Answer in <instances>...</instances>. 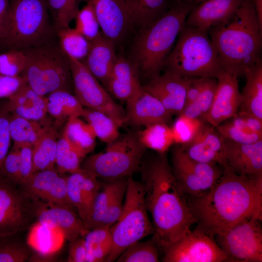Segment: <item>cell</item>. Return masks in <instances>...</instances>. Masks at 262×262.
Segmentation results:
<instances>
[{
    "mask_svg": "<svg viewBox=\"0 0 262 262\" xmlns=\"http://www.w3.org/2000/svg\"><path fill=\"white\" fill-rule=\"evenodd\" d=\"M222 166L221 176L210 190L187 200L196 228L213 238L254 214H262V174L240 175Z\"/></svg>",
    "mask_w": 262,
    "mask_h": 262,
    "instance_id": "obj_1",
    "label": "cell"
},
{
    "mask_svg": "<svg viewBox=\"0 0 262 262\" xmlns=\"http://www.w3.org/2000/svg\"><path fill=\"white\" fill-rule=\"evenodd\" d=\"M139 170L146 206L154 229L152 238L163 251L190 231L196 221L174 176L166 153L143 158Z\"/></svg>",
    "mask_w": 262,
    "mask_h": 262,
    "instance_id": "obj_2",
    "label": "cell"
},
{
    "mask_svg": "<svg viewBox=\"0 0 262 262\" xmlns=\"http://www.w3.org/2000/svg\"><path fill=\"white\" fill-rule=\"evenodd\" d=\"M208 33L224 70L237 77L262 59V28L253 0H244L232 17Z\"/></svg>",
    "mask_w": 262,
    "mask_h": 262,
    "instance_id": "obj_3",
    "label": "cell"
},
{
    "mask_svg": "<svg viewBox=\"0 0 262 262\" xmlns=\"http://www.w3.org/2000/svg\"><path fill=\"white\" fill-rule=\"evenodd\" d=\"M195 5L194 0H174L160 16L138 29L129 58L139 75L150 80L160 74L188 14Z\"/></svg>",
    "mask_w": 262,
    "mask_h": 262,
    "instance_id": "obj_4",
    "label": "cell"
},
{
    "mask_svg": "<svg viewBox=\"0 0 262 262\" xmlns=\"http://www.w3.org/2000/svg\"><path fill=\"white\" fill-rule=\"evenodd\" d=\"M186 77L216 78L224 70L208 31L184 25L164 65Z\"/></svg>",
    "mask_w": 262,
    "mask_h": 262,
    "instance_id": "obj_5",
    "label": "cell"
},
{
    "mask_svg": "<svg viewBox=\"0 0 262 262\" xmlns=\"http://www.w3.org/2000/svg\"><path fill=\"white\" fill-rule=\"evenodd\" d=\"M46 0H11L7 32L0 44L9 49H23L53 42Z\"/></svg>",
    "mask_w": 262,
    "mask_h": 262,
    "instance_id": "obj_6",
    "label": "cell"
},
{
    "mask_svg": "<svg viewBox=\"0 0 262 262\" xmlns=\"http://www.w3.org/2000/svg\"><path fill=\"white\" fill-rule=\"evenodd\" d=\"M21 50L26 56L21 76L36 93L46 96L58 90L73 91L69 59L59 45L51 42Z\"/></svg>",
    "mask_w": 262,
    "mask_h": 262,
    "instance_id": "obj_7",
    "label": "cell"
},
{
    "mask_svg": "<svg viewBox=\"0 0 262 262\" xmlns=\"http://www.w3.org/2000/svg\"><path fill=\"white\" fill-rule=\"evenodd\" d=\"M125 201L121 213L110 227L112 248L105 262H114L130 245L153 234L145 201V189L141 182L128 178Z\"/></svg>",
    "mask_w": 262,
    "mask_h": 262,
    "instance_id": "obj_8",
    "label": "cell"
},
{
    "mask_svg": "<svg viewBox=\"0 0 262 262\" xmlns=\"http://www.w3.org/2000/svg\"><path fill=\"white\" fill-rule=\"evenodd\" d=\"M147 149L137 132H129L84 158L81 168L103 181L128 178L139 170Z\"/></svg>",
    "mask_w": 262,
    "mask_h": 262,
    "instance_id": "obj_9",
    "label": "cell"
},
{
    "mask_svg": "<svg viewBox=\"0 0 262 262\" xmlns=\"http://www.w3.org/2000/svg\"><path fill=\"white\" fill-rule=\"evenodd\" d=\"M262 214L256 213L214 236L226 262H262Z\"/></svg>",
    "mask_w": 262,
    "mask_h": 262,
    "instance_id": "obj_10",
    "label": "cell"
},
{
    "mask_svg": "<svg viewBox=\"0 0 262 262\" xmlns=\"http://www.w3.org/2000/svg\"><path fill=\"white\" fill-rule=\"evenodd\" d=\"M74 95L83 107L103 112L120 127L126 122L123 108L112 98L99 81L81 61L68 57Z\"/></svg>",
    "mask_w": 262,
    "mask_h": 262,
    "instance_id": "obj_11",
    "label": "cell"
},
{
    "mask_svg": "<svg viewBox=\"0 0 262 262\" xmlns=\"http://www.w3.org/2000/svg\"><path fill=\"white\" fill-rule=\"evenodd\" d=\"M171 162L174 176L187 200L210 190L223 171L220 164L200 163L189 158L178 145L173 148Z\"/></svg>",
    "mask_w": 262,
    "mask_h": 262,
    "instance_id": "obj_12",
    "label": "cell"
},
{
    "mask_svg": "<svg viewBox=\"0 0 262 262\" xmlns=\"http://www.w3.org/2000/svg\"><path fill=\"white\" fill-rule=\"evenodd\" d=\"M34 219L33 200L19 185L0 178V237L16 234Z\"/></svg>",
    "mask_w": 262,
    "mask_h": 262,
    "instance_id": "obj_13",
    "label": "cell"
},
{
    "mask_svg": "<svg viewBox=\"0 0 262 262\" xmlns=\"http://www.w3.org/2000/svg\"><path fill=\"white\" fill-rule=\"evenodd\" d=\"M164 262H223L228 256L214 238L196 228L173 243L163 251Z\"/></svg>",
    "mask_w": 262,
    "mask_h": 262,
    "instance_id": "obj_14",
    "label": "cell"
},
{
    "mask_svg": "<svg viewBox=\"0 0 262 262\" xmlns=\"http://www.w3.org/2000/svg\"><path fill=\"white\" fill-rule=\"evenodd\" d=\"M65 175L60 174L56 169L37 171L32 173L19 186L33 200L73 207L67 195Z\"/></svg>",
    "mask_w": 262,
    "mask_h": 262,
    "instance_id": "obj_15",
    "label": "cell"
},
{
    "mask_svg": "<svg viewBox=\"0 0 262 262\" xmlns=\"http://www.w3.org/2000/svg\"><path fill=\"white\" fill-rule=\"evenodd\" d=\"M33 200L36 222L59 229L68 241L84 237L89 230L73 207Z\"/></svg>",
    "mask_w": 262,
    "mask_h": 262,
    "instance_id": "obj_16",
    "label": "cell"
},
{
    "mask_svg": "<svg viewBox=\"0 0 262 262\" xmlns=\"http://www.w3.org/2000/svg\"><path fill=\"white\" fill-rule=\"evenodd\" d=\"M238 77L223 70L216 77L217 85L212 106L203 120L215 127L237 115L241 102Z\"/></svg>",
    "mask_w": 262,
    "mask_h": 262,
    "instance_id": "obj_17",
    "label": "cell"
},
{
    "mask_svg": "<svg viewBox=\"0 0 262 262\" xmlns=\"http://www.w3.org/2000/svg\"><path fill=\"white\" fill-rule=\"evenodd\" d=\"M92 4L102 34L115 45L133 27L124 0H88Z\"/></svg>",
    "mask_w": 262,
    "mask_h": 262,
    "instance_id": "obj_18",
    "label": "cell"
},
{
    "mask_svg": "<svg viewBox=\"0 0 262 262\" xmlns=\"http://www.w3.org/2000/svg\"><path fill=\"white\" fill-rule=\"evenodd\" d=\"M190 79L165 70L163 74L149 80L143 87L156 98L172 115H179L185 105Z\"/></svg>",
    "mask_w": 262,
    "mask_h": 262,
    "instance_id": "obj_19",
    "label": "cell"
},
{
    "mask_svg": "<svg viewBox=\"0 0 262 262\" xmlns=\"http://www.w3.org/2000/svg\"><path fill=\"white\" fill-rule=\"evenodd\" d=\"M189 158L200 163L226 164L223 138L215 127L205 121L195 137L189 143L178 145Z\"/></svg>",
    "mask_w": 262,
    "mask_h": 262,
    "instance_id": "obj_20",
    "label": "cell"
},
{
    "mask_svg": "<svg viewBox=\"0 0 262 262\" xmlns=\"http://www.w3.org/2000/svg\"><path fill=\"white\" fill-rule=\"evenodd\" d=\"M126 122L135 126L147 127L153 124H168L172 115L162 103L142 86L127 101Z\"/></svg>",
    "mask_w": 262,
    "mask_h": 262,
    "instance_id": "obj_21",
    "label": "cell"
},
{
    "mask_svg": "<svg viewBox=\"0 0 262 262\" xmlns=\"http://www.w3.org/2000/svg\"><path fill=\"white\" fill-rule=\"evenodd\" d=\"M226 165L240 175L262 174V140L251 144L238 143L223 138Z\"/></svg>",
    "mask_w": 262,
    "mask_h": 262,
    "instance_id": "obj_22",
    "label": "cell"
},
{
    "mask_svg": "<svg viewBox=\"0 0 262 262\" xmlns=\"http://www.w3.org/2000/svg\"><path fill=\"white\" fill-rule=\"evenodd\" d=\"M244 0H206L195 6L185 25L208 31L232 17Z\"/></svg>",
    "mask_w": 262,
    "mask_h": 262,
    "instance_id": "obj_23",
    "label": "cell"
},
{
    "mask_svg": "<svg viewBox=\"0 0 262 262\" xmlns=\"http://www.w3.org/2000/svg\"><path fill=\"white\" fill-rule=\"evenodd\" d=\"M104 85L115 98L126 102L143 86L136 67L129 58L122 56H117Z\"/></svg>",
    "mask_w": 262,
    "mask_h": 262,
    "instance_id": "obj_24",
    "label": "cell"
},
{
    "mask_svg": "<svg viewBox=\"0 0 262 262\" xmlns=\"http://www.w3.org/2000/svg\"><path fill=\"white\" fill-rule=\"evenodd\" d=\"M89 43L88 53L82 62L104 85L117 57L115 45L102 33Z\"/></svg>",
    "mask_w": 262,
    "mask_h": 262,
    "instance_id": "obj_25",
    "label": "cell"
},
{
    "mask_svg": "<svg viewBox=\"0 0 262 262\" xmlns=\"http://www.w3.org/2000/svg\"><path fill=\"white\" fill-rule=\"evenodd\" d=\"M7 99L5 103L10 114L31 120H46V96L36 93L27 83Z\"/></svg>",
    "mask_w": 262,
    "mask_h": 262,
    "instance_id": "obj_26",
    "label": "cell"
},
{
    "mask_svg": "<svg viewBox=\"0 0 262 262\" xmlns=\"http://www.w3.org/2000/svg\"><path fill=\"white\" fill-rule=\"evenodd\" d=\"M244 75L246 82L241 93V102L238 113L252 115L262 120V59L248 67Z\"/></svg>",
    "mask_w": 262,
    "mask_h": 262,
    "instance_id": "obj_27",
    "label": "cell"
},
{
    "mask_svg": "<svg viewBox=\"0 0 262 262\" xmlns=\"http://www.w3.org/2000/svg\"><path fill=\"white\" fill-rule=\"evenodd\" d=\"M46 98L48 114L55 119L56 126L66 123L72 118L82 116L83 113V106L69 92L56 91Z\"/></svg>",
    "mask_w": 262,
    "mask_h": 262,
    "instance_id": "obj_28",
    "label": "cell"
},
{
    "mask_svg": "<svg viewBox=\"0 0 262 262\" xmlns=\"http://www.w3.org/2000/svg\"><path fill=\"white\" fill-rule=\"evenodd\" d=\"M51 126L46 120L43 121L31 120L10 114L9 130L14 144L33 146Z\"/></svg>",
    "mask_w": 262,
    "mask_h": 262,
    "instance_id": "obj_29",
    "label": "cell"
},
{
    "mask_svg": "<svg viewBox=\"0 0 262 262\" xmlns=\"http://www.w3.org/2000/svg\"><path fill=\"white\" fill-rule=\"evenodd\" d=\"M58 133L51 126L33 147L32 173L47 169H56Z\"/></svg>",
    "mask_w": 262,
    "mask_h": 262,
    "instance_id": "obj_30",
    "label": "cell"
},
{
    "mask_svg": "<svg viewBox=\"0 0 262 262\" xmlns=\"http://www.w3.org/2000/svg\"><path fill=\"white\" fill-rule=\"evenodd\" d=\"M124 0L130 15L133 27H137L138 29L160 16L173 3L170 2L169 0Z\"/></svg>",
    "mask_w": 262,
    "mask_h": 262,
    "instance_id": "obj_31",
    "label": "cell"
},
{
    "mask_svg": "<svg viewBox=\"0 0 262 262\" xmlns=\"http://www.w3.org/2000/svg\"><path fill=\"white\" fill-rule=\"evenodd\" d=\"M86 155L70 141L63 131L57 141L56 170L61 174L76 172L81 169L82 163Z\"/></svg>",
    "mask_w": 262,
    "mask_h": 262,
    "instance_id": "obj_32",
    "label": "cell"
},
{
    "mask_svg": "<svg viewBox=\"0 0 262 262\" xmlns=\"http://www.w3.org/2000/svg\"><path fill=\"white\" fill-rule=\"evenodd\" d=\"M87 252V262H105L112 248L110 226L89 230L83 237Z\"/></svg>",
    "mask_w": 262,
    "mask_h": 262,
    "instance_id": "obj_33",
    "label": "cell"
},
{
    "mask_svg": "<svg viewBox=\"0 0 262 262\" xmlns=\"http://www.w3.org/2000/svg\"><path fill=\"white\" fill-rule=\"evenodd\" d=\"M122 179V178H121ZM120 179L102 182L101 188L91 207L89 214L84 222L88 230L101 227L112 198Z\"/></svg>",
    "mask_w": 262,
    "mask_h": 262,
    "instance_id": "obj_34",
    "label": "cell"
},
{
    "mask_svg": "<svg viewBox=\"0 0 262 262\" xmlns=\"http://www.w3.org/2000/svg\"><path fill=\"white\" fill-rule=\"evenodd\" d=\"M137 134L140 142L147 149L158 153H166L175 144L171 127L165 123L148 126Z\"/></svg>",
    "mask_w": 262,
    "mask_h": 262,
    "instance_id": "obj_35",
    "label": "cell"
},
{
    "mask_svg": "<svg viewBox=\"0 0 262 262\" xmlns=\"http://www.w3.org/2000/svg\"><path fill=\"white\" fill-rule=\"evenodd\" d=\"M82 116L90 125L97 138L107 144L119 137L120 127L115 121L105 113L84 107Z\"/></svg>",
    "mask_w": 262,
    "mask_h": 262,
    "instance_id": "obj_36",
    "label": "cell"
},
{
    "mask_svg": "<svg viewBox=\"0 0 262 262\" xmlns=\"http://www.w3.org/2000/svg\"><path fill=\"white\" fill-rule=\"evenodd\" d=\"M215 128L223 138L238 143L251 144L262 140V133L250 129L237 115Z\"/></svg>",
    "mask_w": 262,
    "mask_h": 262,
    "instance_id": "obj_37",
    "label": "cell"
},
{
    "mask_svg": "<svg viewBox=\"0 0 262 262\" xmlns=\"http://www.w3.org/2000/svg\"><path fill=\"white\" fill-rule=\"evenodd\" d=\"M59 45L62 50L68 57L82 62L85 58L90 43L75 28L69 27L56 31Z\"/></svg>",
    "mask_w": 262,
    "mask_h": 262,
    "instance_id": "obj_38",
    "label": "cell"
},
{
    "mask_svg": "<svg viewBox=\"0 0 262 262\" xmlns=\"http://www.w3.org/2000/svg\"><path fill=\"white\" fill-rule=\"evenodd\" d=\"M64 131L70 141L86 155L94 149L97 137L90 125L80 117L70 119Z\"/></svg>",
    "mask_w": 262,
    "mask_h": 262,
    "instance_id": "obj_39",
    "label": "cell"
},
{
    "mask_svg": "<svg viewBox=\"0 0 262 262\" xmlns=\"http://www.w3.org/2000/svg\"><path fill=\"white\" fill-rule=\"evenodd\" d=\"M217 85L216 78H206L197 98L186 104L180 114L189 118L203 120L212 106Z\"/></svg>",
    "mask_w": 262,
    "mask_h": 262,
    "instance_id": "obj_40",
    "label": "cell"
},
{
    "mask_svg": "<svg viewBox=\"0 0 262 262\" xmlns=\"http://www.w3.org/2000/svg\"><path fill=\"white\" fill-rule=\"evenodd\" d=\"M55 32L69 27L79 11V5L88 0H46Z\"/></svg>",
    "mask_w": 262,
    "mask_h": 262,
    "instance_id": "obj_41",
    "label": "cell"
},
{
    "mask_svg": "<svg viewBox=\"0 0 262 262\" xmlns=\"http://www.w3.org/2000/svg\"><path fill=\"white\" fill-rule=\"evenodd\" d=\"M160 249L151 238L146 241H137L128 246L116 259L118 262H159Z\"/></svg>",
    "mask_w": 262,
    "mask_h": 262,
    "instance_id": "obj_42",
    "label": "cell"
},
{
    "mask_svg": "<svg viewBox=\"0 0 262 262\" xmlns=\"http://www.w3.org/2000/svg\"><path fill=\"white\" fill-rule=\"evenodd\" d=\"M82 170L81 168L76 172L66 175L68 198L84 223L88 214L89 209L82 188Z\"/></svg>",
    "mask_w": 262,
    "mask_h": 262,
    "instance_id": "obj_43",
    "label": "cell"
},
{
    "mask_svg": "<svg viewBox=\"0 0 262 262\" xmlns=\"http://www.w3.org/2000/svg\"><path fill=\"white\" fill-rule=\"evenodd\" d=\"M86 2L77 15L75 28L91 42L99 36L102 32L92 4L89 0Z\"/></svg>",
    "mask_w": 262,
    "mask_h": 262,
    "instance_id": "obj_44",
    "label": "cell"
},
{
    "mask_svg": "<svg viewBox=\"0 0 262 262\" xmlns=\"http://www.w3.org/2000/svg\"><path fill=\"white\" fill-rule=\"evenodd\" d=\"M15 235L0 237V262H24L30 258L29 246L14 238Z\"/></svg>",
    "mask_w": 262,
    "mask_h": 262,
    "instance_id": "obj_45",
    "label": "cell"
},
{
    "mask_svg": "<svg viewBox=\"0 0 262 262\" xmlns=\"http://www.w3.org/2000/svg\"><path fill=\"white\" fill-rule=\"evenodd\" d=\"M204 121L179 114L171 127L174 143L182 145L190 142L197 134Z\"/></svg>",
    "mask_w": 262,
    "mask_h": 262,
    "instance_id": "obj_46",
    "label": "cell"
},
{
    "mask_svg": "<svg viewBox=\"0 0 262 262\" xmlns=\"http://www.w3.org/2000/svg\"><path fill=\"white\" fill-rule=\"evenodd\" d=\"M26 63V56L21 49H9L0 54V74L11 77L21 76Z\"/></svg>",
    "mask_w": 262,
    "mask_h": 262,
    "instance_id": "obj_47",
    "label": "cell"
},
{
    "mask_svg": "<svg viewBox=\"0 0 262 262\" xmlns=\"http://www.w3.org/2000/svg\"><path fill=\"white\" fill-rule=\"evenodd\" d=\"M128 178L120 179L102 221L101 227L104 226L111 227L118 218L122 210L123 198L126 192Z\"/></svg>",
    "mask_w": 262,
    "mask_h": 262,
    "instance_id": "obj_48",
    "label": "cell"
},
{
    "mask_svg": "<svg viewBox=\"0 0 262 262\" xmlns=\"http://www.w3.org/2000/svg\"><path fill=\"white\" fill-rule=\"evenodd\" d=\"M10 114L5 102L0 103V178H3V164L10 150L11 141L9 130Z\"/></svg>",
    "mask_w": 262,
    "mask_h": 262,
    "instance_id": "obj_49",
    "label": "cell"
},
{
    "mask_svg": "<svg viewBox=\"0 0 262 262\" xmlns=\"http://www.w3.org/2000/svg\"><path fill=\"white\" fill-rule=\"evenodd\" d=\"M2 178L17 185L20 182L19 152L18 149L13 146L4 159Z\"/></svg>",
    "mask_w": 262,
    "mask_h": 262,
    "instance_id": "obj_50",
    "label": "cell"
},
{
    "mask_svg": "<svg viewBox=\"0 0 262 262\" xmlns=\"http://www.w3.org/2000/svg\"><path fill=\"white\" fill-rule=\"evenodd\" d=\"M13 146L17 148L19 152L20 183L32 174L33 167V146L29 145L14 144H13Z\"/></svg>",
    "mask_w": 262,
    "mask_h": 262,
    "instance_id": "obj_51",
    "label": "cell"
},
{
    "mask_svg": "<svg viewBox=\"0 0 262 262\" xmlns=\"http://www.w3.org/2000/svg\"><path fill=\"white\" fill-rule=\"evenodd\" d=\"M82 170V188L89 213L92 204L101 188L102 182L94 175Z\"/></svg>",
    "mask_w": 262,
    "mask_h": 262,
    "instance_id": "obj_52",
    "label": "cell"
},
{
    "mask_svg": "<svg viewBox=\"0 0 262 262\" xmlns=\"http://www.w3.org/2000/svg\"><path fill=\"white\" fill-rule=\"evenodd\" d=\"M27 83L22 76H8L0 74V99L9 98Z\"/></svg>",
    "mask_w": 262,
    "mask_h": 262,
    "instance_id": "obj_53",
    "label": "cell"
},
{
    "mask_svg": "<svg viewBox=\"0 0 262 262\" xmlns=\"http://www.w3.org/2000/svg\"><path fill=\"white\" fill-rule=\"evenodd\" d=\"M67 261L87 262V252L83 237H79L70 241Z\"/></svg>",
    "mask_w": 262,
    "mask_h": 262,
    "instance_id": "obj_54",
    "label": "cell"
},
{
    "mask_svg": "<svg viewBox=\"0 0 262 262\" xmlns=\"http://www.w3.org/2000/svg\"><path fill=\"white\" fill-rule=\"evenodd\" d=\"M206 78H191L187 88L185 105L194 101L201 92Z\"/></svg>",
    "mask_w": 262,
    "mask_h": 262,
    "instance_id": "obj_55",
    "label": "cell"
},
{
    "mask_svg": "<svg viewBox=\"0 0 262 262\" xmlns=\"http://www.w3.org/2000/svg\"><path fill=\"white\" fill-rule=\"evenodd\" d=\"M9 9V0H0V44L7 32Z\"/></svg>",
    "mask_w": 262,
    "mask_h": 262,
    "instance_id": "obj_56",
    "label": "cell"
},
{
    "mask_svg": "<svg viewBox=\"0 0 262 262\" xmlns=\"http://www.w3.org/2000/svg\"><path fill=\"white\" fill-rule=\"evenodd\" d=\"M237 115L244 120L250 129L262 133V120L249 114L238 113Z\"/></svg>",
    "mask_w": 262,
    "mask_h": 262,
    "instance_id": "obj_57",
    "label": "cell"
},
{
    "mask_svg": "<svg viewBox=\"0 0 262 262\" xmlns=\"http://www.w3.org/2000/svg\"><path fill=\"white\" fill-rule=\"evenodd\" d=\"M253 1L260 25L262 28V0H253Z\"/></svg>",
    "mask_w": 262,
    "mask_h": 262,
    "instance_id": "obj_58",
    "label": "cell"
},
{
    "mask_svg": "<svg viewBox=\"0 0 262 262\" xmlns=\"http://www.w3.org/2000/svg\"><path fill=\"white\" fill-rule=\"evenodd\" d=\"M206 0H194L195 3L196 5Z\"/></svg>",
    "mask_w": 262,
    "mask_h": 262,
    "instance_id": "obj_59",
    "label": "cell"
},
{
    "mask_svg": "<svg viewBox=\"0 0 262 262\" xmlns=\"http://www.w3.org/2000/svg\"><path fill=\"white\" fill-rule=\"evenodd\" d=\"M174 0L179 1V0Z\"/></svg>",
    "mask_w": 262,
    "mask_h": 262,
    "instance_id": "obj_60",
    "label": "cell"
}]
</instances>
